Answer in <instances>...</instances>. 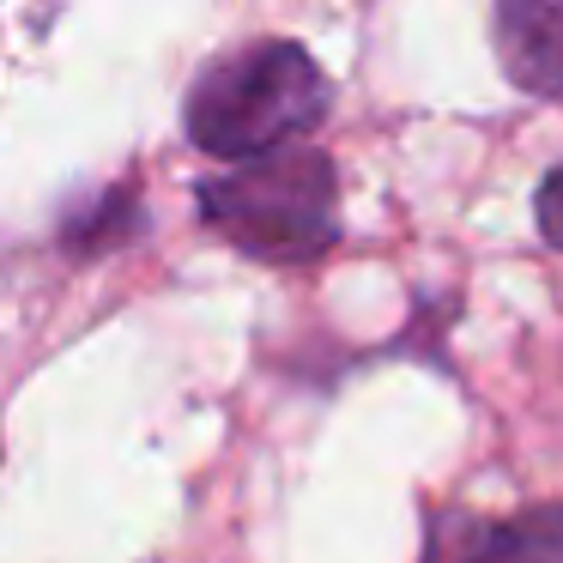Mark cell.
Instances as JSON below:
<instances>
[{
  "instance_id": "cell-3",
  "label": "cell",
  "mask_w": 563,
  "mask_h": 563,
  "mask_svg": "<svg viewBox=\"0 0 563 563\" xmlns=\"http://www.w3.org/2000/svg\"><path fill=\"white\" fill-rule=\"evenodd\" d=\"M424 563H563V503L521 509L515 521L437 515L424 539Z\"/></svg>"
},
{
  "instance_id": "cell-2",
  "label": "cell",
  "mask_w": 563,
  "mask_h": 563,
  "mask_svg": "<svg viewBox=\"0 0 563 563\" xmlns=\"http://www.w3.org/2000/svg\"><path fill=\"white\" fill-rule=\"evenodd\" d=\"M195 207L243 255L279 261V267L328 255L333 236H340V183L316 146L236 164L231 176H212L195 188Z\"/></svg>"
},
{
  "instance_id": "cell-1",
  "label": "cell",
  "mask_w": 563,
  "mask_h": 563,
  "mask_svg": "<svg viewBox=\"0 0 563 563\" xmlns=\"http://www.w3.org/2000/svg\"><path fill=\"white\" fill-rule=\"evenodd\" d=\"M328 98L333 91L316 55L285 37H261L200 67L183 103V128L212 158L261 164L297 152V140L316 134Z\"/></svg>"
},
{
  "instance_id": "cell-4",
  "label": "cell",
  "mask_w": 563,
  "mask_h": 563,
  "mask_svg": "<svg viewBox=\"0 0 563 563\" xmlns=\"http://www.w3.org/2000/svg\"><path fill=\"white\" fill-rule=\"evenodd\" d=\"M503 74L533 98H563V0H509L497 7Z\"/></svg>"
},
{
  "instance_id": "cell-6",
  "label": "cell",
  "mask_w": 563,
  "mask_h": 563,
  "mask_svg": "<svg viewBox=\"0 0 563 563\" xmlns=\"http://www.w3.org/2000/svg\"><path fill=\"white\" fill-rule=\"evenodd\" d=\"M539 231L563 249V164L545 176V188H539Z\"/></svg>"
},
{
  "instance_id": "cell-5",
  "label": "cell",
  "mask_w": 563,
  "mask_h": 563,
  "mask_svg": "<svg viewBox=\"0 0 563 563\" xmlns=\"http://www.w3.org/2000/svg\"><path fill=\"white\" fill-rule=\"evenodd\" d=\"M128 231H140V212L128 195H98L86 219H67V249H115Z\"/></svg>"
}]
</instances>
